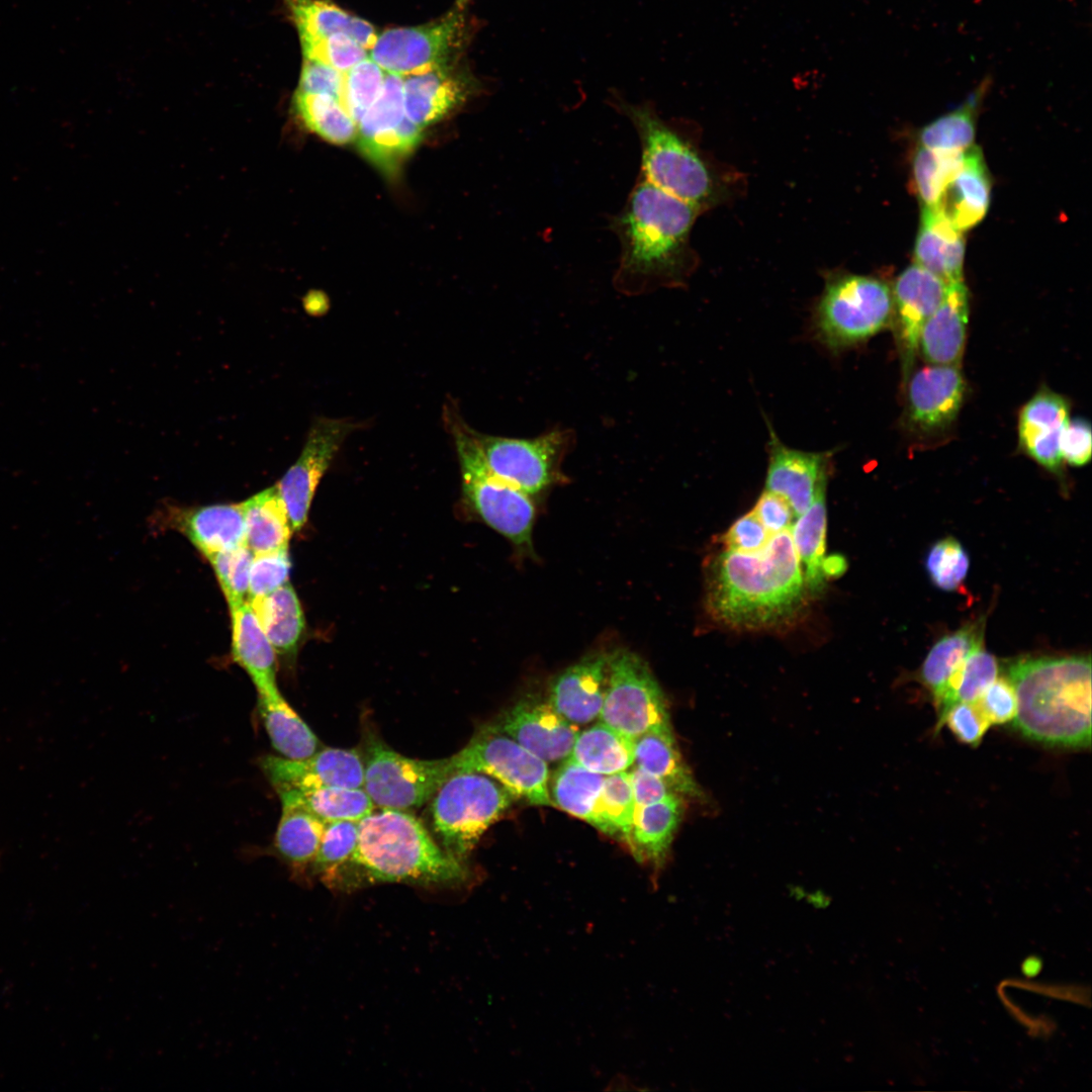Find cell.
Wrapping results in <instances>:
<instances>
[{
    "mask_svg": "<svg viewBox=\"0 0 1092 1092\" xmlns=\"http://www.w3.org/2000/svg\"><path fill=\"white\" fill-rule=\"evenodd\" d=\"M357 428L356 422L329 418L311 426L299 458L276 484L293 532L304 526L320 480L346 437Z\"/></svg>",
    "mask_w": 1092,
    "mask_h": 1092,
    "instance_id": "obj_15",
    "label": "cell"
},
{
    "mask_svg": "<svg viewBox=\"0 0 1092 1092\" xmlns=\"http://www.w3.org/2000/svg\"><path fill=\"white\" fill-rule=\"evenodd\" d=\"M807 587L791 531L774 534L760 551L724 549L706 572V607L730 628L762 630L791 621Z\"/></svg>",
    "mask_w": 1092,
    "mask_h": 1092,
    "instance_id": "obj_1",
    "label": "cell"
},
{
    "mask_svg": "<svg viewBox=\"0 0 1092 1092\" xmlns=\"http://www.w3.org/2000/svg\"><path fill=\"white\" fill-rule=\"evenodd\" d=\"M771 534L750 511L735 521L722 536L725 549L753 553L762 550L771 538Z\"/></svg>",
    "mask_w": 1092,
    "mask_h": 1092,
    "instance_id": "obj_54",
    "label": "cell"
},
{
    "mask_svg": "<svg viewBox=\"0 0 1092 1092\" xmlns=\"http://www.w3.org/2000/svg\"><path fill=\"white\" fill-rule=\"evenodd\" d=\"M636 766L662 780L675 794L701 802L706 794L682 758L672 729L647 732L634 740Z\"/></svg>",
    "mask_w": 1092,
    "mask_h": 1092,
    "instance_id": "obj_30",
    "label": "cell"
},
{
    "mask_svg": "<svg viewBox=\"0 0 1092 1092\" xmlns=\"http://www.w3.org/2000/svg\"><path fill=\"white\" fill-rule=\"evenodd\" d=\"M454 772L452 756L434 760L411 758L381 740L370 738L363 788L375 808L405 811L430 801Z\"/></svg>",
    "mask_w": 1092,
    "mask_h": 1092,
    "instance_id": "obj_10",
    "label": "cell"
},
{
    "mask_svg": "<svg viewBox=\"0 0 1092 1092\" xmlns=\"http://www.w3.org/2000/svg\"><path fill=\"white\" fill-rule=\"evenodd\" d=\"M605 777L566 758L553 779L554 804L570 815L587 822Z\"/></svg>",
    "mask_w": 1092,
    "mask_h": 1092,
    "instance_id": "obj_44",
    "label": "cell"
},
{
    "mask_svg": "<svg viewBox=\"0 0 1092 1092\" xmlns=\"http://www.w3.org/2000/svg\"><path fill=\"white\" fill-rule=\"evenodd\" d=\"M320 878L331 890L349 893L383 883L461 887L470 883L471 872L438 845L418 818L380 809L359 821L353 854Z\"/></svg>",
    "mask_w": 1092,
    "mask_h": 1092,
    "instance_id": "obj_2",
    "label": "cell"
},
{
    "mask_svg": "<svg viewBox=\"0 0 1092 1092\" xmlns=\"http://www.w3.org/2000/svg\"><path fill=\"white\" fill-rule=\"evenodd\" d=\"M287 549L254 554L248 600L266 596L288 582L291 563Z\"/></svg>",
    "mask_w": 1092,
    "mask_h": 1092,
    "instance_id": "obj_51",
    "label": "cell"
},
{
    "mask_svg": "<svg viewBox=\"0 0 1092 1092\" xmlns=\"http://www.w3.org/2000/svg\"><path fill=\"white\" fill-rule=\"evenodd\" d=\"M344 73L322 63L304 59L298 92L330 95L341 102Z\"/></svg>",
    "mask_w": 1092,
    "mask_h": 1092,
    "instance_id": "obj_56",
    "label": "cell"
},
{
    "mask_svg": "<svg viewBox=\"0 0 1092 1092\" xmlns=\"http://www.w3.org/2000/svg\"><path fill=\"white\" fill-rule=\"evenodd\" d=\"M1017 701L1015 728L1051 746L1091 744L1089 655L1020 657L1007 665Z\"/></svg>",
    "mask_w": 1092,
    "mask_h": 1092,
    "instance_id": "obj_4",
    "label": "cell"
},
{
    "mask_svg": "<svg viewBox=\"0 0 1092 1092\" xmlns=\"http://www.w3.org/2000/svg\"><path fill=\"white\" fill-rule=\"evenodd\" d=\"M456 771H475L502 784L515 798L533 805L549 806L547 762L510 736L488 726L482 728L458 753L452 755Z\"/></svg>",
    "mask_w": 1092,
    "mask_h": 1092,
    "instance_id": "obj_11",
    "label": "cell"
},
{
    "mask_svg": "<svg viewBox=\"0 0 1092 1092\" xmlns=\"http://www.w3.org/2000/svg\"><path fill=\"white\" fill-rule=\"evenodd\" d=\"M292 105L304 125L330 143L345 145L357 138V123L338 99L296 91Z\"/></svg>",
    "mask_w": 1092,
    "mask_h": 1092,
    "instance_id": "obj_43",
    "label": "cell"
},
{
    "mask_svg": "<svg viewBox=\"0 0 1092 1092\" xmlns=\"http://www.w3.org/2000/svg\"><path fill=\"white\" fill-rule=\"evenodd\" d=\"M281 802L299 805L325 821H360L375 808L364 788L322 787L276 790Z\"/></svg>",
    "mask_w": 1092,
    "mask_h": 1092,
    "instance_id": "obj_36",
    "label": "cell"
},
{
    "mask_svg": "<svg viewBox=\"0 0 1092 1092\" xmlns=\"http://www.w3.org/2000/svg\"><path fill=\"white\" fill-rule=\"evenodd\" d=\"M969 322V291L964 281L947 284L945 294L925 322L918 352L931 365L960 366Z\"/></svg>",
    "mask_w": 1092,
    "mask_h": 1092,
    "instance_id": "obj_24",
    "label": "cell"
},
{
    "mask_svg": "<svg viewBox=\"0 0 1092 1092\" xmlns=\"http://www.w3.org/2000/svg\"><path fill=\"white\" fill-rule=\"evenodd\" d=\"M609 677V654L587 655L558 674L550 686V705L576 726L600 716Z\"/></svg>",
    "mask_w": 1092,
    "mask_h": 1092,
    "instance_id": "obj_23",
    "label": "cell"
},
{
    "mask_svg": "<svg viewBox=\"0 0 1092 1092\" xmlns=\"http://www.w3.org/2000/svg\"><path fill=\"white\" fill-rule=\"evenodd\" d=\"M258 711L273 748L287 759H303L318 750L315 734L281 694L258 696Z\"/></svg>",
    "mask_w": 1092,
    "mask_h": 1092,
    "instance_id": "obj_34",
    "label": "cell"
},
{
    "mask_svg": "<svg viewBox=\"0 0 1092 1092\" xmlns=\"http://www.w3.org/2000/svg\"><path fill=\"white\" fill-rule=\"evenodd\" d=\"M752 512L771 535L790 530L796 517L784 497L765 489Z\"/></svg>",
    "mask_w": 1092,
    "mask_h": 1092,
    "instance_id": "obj_57",
    "label": "cell"
},
{
    "mask_svg": "<svg viewBox=\"0 0 1092 1092\" xmlns=\"http://www.w3.org/2000/svg\"><path fill=\"white\" fill-rule=\"evenodd\" d=\"M965 152H946L919 147L915 152L913 186L922 207H934L946 185L960 170Z\"/></svg>",
    "mask_w": 1092,
    "mask_h": 1092,
    "instance_id": "obj_45",
    "label": "cell"
},
{
    "mask_svg": "<svg viewBox=\"0 0 1092 1092\" xmlns=\"http://www.w3.org/2000/svg\"><path fill=\"white\" fill-rule=\"evenodd\" d=\"M357 127L360 150L387 173L418 146L422 128L405 116L401 76L386 72L379 95Z\"/></svg>",
    "mask_w": 1092,
    "mask_h": 1092,
    "instance_id": "obj_14",
    "label": "cell"
},
{
    "mask_svg": "<svg viewBox=\"0 0 1092 1092\" xmlns=\"http://www.w3.org/2000/svg\"><path fill=\"white\" fill-rule=\"evenodd\" d=\"M615 105L638 133L642 153L639 175L699 210L712 202L715 180L691 142L647 103L618 100Z\"/></svg>",
    "mask_w": 1092,
    "mask_h": 1092,
    "instance_id": "obj_5",
    "label": "cell"
},
{
    "mask_svg": "<svg viewBox=\"0 0 1092 1092\" xmlns=\"http://www.w3.org/2000/svg\"><path fill=\"white\" fill-rule=\"evenodd\" d=\"M998 672L996 657L984 648L983 643L975 647L953 671L941 697L934 704L937 711L935 731L942 728L944 716L952 705L978 700L998 676Z\"/></svg>",
    "mask_w": 1092,
    "mask_h": 1092,
    "instance_id": "obj_41",
    "label": "cell"
},
{
    "mask_svg": "<svg viewBox=\"0 0 1092 1092\" xmlns=\"http://www.w3.org/2000/svg\"><path fill=\"white\" fill-rule=\"evenodd\" d=\"M933 207H922L921 223L914 247L915 264L945 283L963 281L965 240Z\"/></svg>",
    "mask_w": 1092,
    "mask_h": 1092,
    "instance_id": "obj_28",
    "label": "cell"
},
{
    "mask_svg": "<svg viewBox=\"0 0 1092 1092\" xmlns=\"http://www.w3.org/2000/svg\"><path fill=\"white\" fill-rule=\"evenodd\" d=\"M991 196V181L981 149L972 146L964 154L963 164L941 193L933 208L957 230L964 232L978 224L986 215Z\"/></svg>",
    "mask_w": 1092,
    "mask_h": 1092,
    "instance_id": "obj_25",
    "label": "cell"
},
{
    "mask_svg": "<svg viewBox=\"0 0 1092 1092\" xmlns=\"http://www.w3.org/2000/svg\"><path fill=\"white\" fill-rule=\"evenodd\" d=\"M1063 461L1072 466H1084L1092 454L1091 425L1083 418L1069 419L1060 436Z\"/></svg>",
    "mask_w": 1092,
    "mask_h": 1092,
    "instance_id": "obj_55",
    "label": "cell"
},
{
    "mask_svg": "<svg viewBox=\"0 0 1092 1092\" xmlns=\"http://www.w3.org/2000/svg\"><path fill=\"white\" fill-rule=\"evenodd\" d=\"M468 1L469 0H457L460 7H461V5H464L465 3H467Z\"/></svg>",
    "mask_w": 1092,
    "mask_h": 1092,
    "instance_id": "obj_61",
    "label": "cell"
},
{
    "mask_svg": "<svg viewBox=\"0 0 1092 1092\" xmlns=\"http://www.w3.org/2000/svg\"><path fill=\"white\" fill-rule=\"evenodd\" d=\"M635 809L629 772L613 774L605 777L587 822L629 846Z\"/></svg>",
    "mask_w": 1092,
    "mask_h": 1092,
    "instance_id": "obj_42",
    "label": "cell"
},
{
    "mask_svg": "<svg viewBox=\"0 0 1092 1092\" xmlns=\"http://www.w3.org/2000/svg\"><path fill=\"white\" fill-rule=\"evenodd\" d=\"M991 84V76H985L961 106L925 125L919 133L921 147L946 152H965L971 148L978 111Z\"/></svg>",
    "mask_w": 1092,
    "mask_h": 1092,
    "instance_id": "obj_37",
    "label": "cell"
},
{
    "mask_svg": "<svg viewBox=\"0 0 1092 1092\" xmlns=\"http://www.w3.org/2000/svg\"><path fill=\"white\" fill-rule=\"evenodd\" d=\"M966 393L960 366L927 365L907 378L906 426L928 436L948 429L957 419Z\"/></svg>",
    "mask_w": 1092,
    "mask_h": 1092,
    "instance_id": "obj_16",
    "label": "cell"
},
{
    "mask_svg": "<svg viewBox=\"0 0 1092 1092\" xmlns=\"http://www.w3.org/2000/svg\"><path fill=\"white\" fill-rule=\"evenodd\" d=\"M1069 414L1068 399L1049 388H1040L1019 412L1020 448L1055 474L1063 471L1060 436L1070 419Z\"/></svg>",
    "mask_w": 1092,
    "mask_h": 1092,
    "instance_id": "obj_22",
    "label": "cell"
},
{
    "mask_svg": "<svg viewBox=\"0 0 1092 1092\" xmlns=\"http://www.w3.org/2000/svg\"><path fill=\"white\" fill-rule=\"evenodd\" d=\"M846 569L845 559L840 555L825 557L822 563L824 577L840 575Z\"/></svg>",
    "mask_w": 1092,
    "mask_h": 1092,
    "instance_id": "obj_59",
    "label": "cell"
},
{
    "mask_svg": "<svg viewBox=\"0 0 1092 1092\" xmlns=\"http://www.w3.org/2000/svg\"><path fill=\"white\" fill-rule=\"evenodd\" d=\"M446 422L460 463L464 494L478 515L521 550L532 551L536 509L533 497L496 476L487 466L478 433L446 410Z\"/></svg>",
    "mask_w": 1092,
    "mask_h": 1092,
    "instance_id": "obj_6",
    "label": "cell"
},
{
    "mask_svg": "<svg viewBox=\"0 0 1092 1092\" xmlns=\"http://www.w3.org/2000/svg\"><path fill=\"white\" fill-rule=\"evenodd\" d=\"M504 733L545 762L569 756L579 730L549 702L525 698L487 725Z\"/></svg>",
    "mask_w": 1092,
    "mask_h": 1092,
    "instance_id": "obj_17",
    "label": "cell"
},
{
    "mask_svg": "<svg viewBox=\"0 0 1092 1092\" xmlns=\"http://www.w3.org/2000/svg\"><path fill=\"white\" fill-rule=\"evenodd\" d=\"M946 287L947 283L941 278L915 263L906 268L894 283L892 320L906 379L918 353L920 332L940 304Z\"/></svg>",
    "mask_w": 1092,
    "mask_h": 1092,
    "instance_id": "obj_18",
    "label": "cell"
},
{
    "mask_svg": "<svg viewBox=\"0 0 1092 1092\" xmlns=\"http://www.w3.org/2000/svg\"><path fill=\"white\" fill-rule=\"evenodd\" d=\"M232 652L249 674L258 696L279 694L276 684V651L266 636L249 601L230 605Z\"/></svg>",
    "mask_w": 1092,
    "mask_h": 1092,
    "instance_id": "obj_26",
    "label": "cell"
},
{
    "mask_svg": "<svg viewBox=\"0 0 1092 1092\" xmlns=\"http://www.w3.org/2000/svg\"><path fill=\"white\" fill-rule=\"evenodd\" d=\"M684 814L682 797L673 794L658 802L636 806L629 848L639 862L661 868Z\"/></svg>",
    "mask_w": 1092,
    "mask_h": 1092,
    "instance_id": "obj_29",
    "label": "cell"
},
{
    "mask_svg": "<svg viewBox=\"0 0 1092 1092\" xmlns=\"http://www.w3.org/2000/svg\"><path fill=\"white\" fill-rule=\"evenodd\" d=\"M402 78L405 116L422 129L463 104L477 89L469 74L451 65Z\"/></svg>",
    "mask_w": 1092,
    "mask_h": 1092,
    "instance_id": "obj_21",
    "label": "cell"
},
{
    "mask_svg": "<svg viewBox=\"0 0 1092 1092\" xmlns=\"http://www.w3.org/2000/svg\"><path fill=\"white\" fill-rule=\"evenodd\" d=\"M698 211L639 175L623 209L610 220L621 245L615 288L640 295L679 282L689 268L688 239Z\"/></svg>",
    "mask_w": 1092,
    "mask_h": 1092,
    "instance_id": "obj_3",
    "label": "cell"
},
{
    "mask_svg": "<svg viewBox=\"0 0 1092 1092\" xmlns=\"http://www.w3.org/2000/svg\"><path fill=\"white\" fill-rule=\"evenodd\" d=\"M253 557L254 553L246 544L206 557L229 606L248 599Z\"/></svg>",
    "mask_w": 1092,
    "mask_h": 1092,
    "instance_id": "obj_49",
    "label": "cell"
},
{
    "mask_svg": "<svg viewBox=\"0 0 1092 1092\" xmlns=\"http://www.w3.org/2000/svg\"><path fill=\"white\" fill-rule=\"evenodd\" d=\"M478 439L488 468L533 497L562 478L560 465L575 437L570 429L556 428L529 439L480 433Z\"/></svg>",
    "mask_w": 1092,
    "mask_h": 1092,
    "instance_id": "obj_12",
    "label": "cell"
},
{
    "mask_svg": "<svg viewBox=\"0 0 1092 1092\" xmlns=\"http://www.w3.org/2000/svg\"><path fill=\"white\" fill-rule=\"evenodd\" d=\"M792 525L790 531L803 571L807 589L819 590L824 581L826 507L825 487L817 493L810 508Z\"/></svg>",
    "mask_w": 1092,
    "mask_h": 1092,
    "instance_id": "obj_40",
    "label": "cell"
},
{
    "mask_svg": "<svg viewBox=\"0 0 1092 1092\" xmlns=\"http://www.w3.org/2000/svg\"><path fill=\"white\" fill-rule=\"evenodd\" d=\"M889 286L874 277L843 274L827 280L815 313L819 339L832 350L862 343L892 322Z\"/></svg>",
    "mask_w": 1092,
    "mask_h": 1092,
    "instance_id": "obj_8",
    "label": "cell"
},
{
    "mask_svg": "<svg viewBox=\"0 0 1092 1092\" xmlns=\"http://www.w3.org/2000/svg\"><path fill=\"white\" fill-rule=\"evenodd\" d=\"M462 15L451 12L428 24L377 34L369 58L385 72L405 77L451 65L465 38Z\"/></svg>",
    "mask_w": 1092,
    "mask_h": 1092,
    "instance_id": "obj_13",
    "label": "cell"
},
{
    "mask_svg": "<svg viewBox=\"0 0 1092 1092\" xmlns=\"http://www.w3.org/2000/svg\"><path fill=\"white\" fill-rule=\"evenodd\" d=\"M975 703L991 725L1014 720L1017 701L1007 676H997Z\"/></svg>",
    "mask_w": 1092,
    "mask_h": 1092,
    "instance_id": "obj_53",
    "label": "cell"
},
{
    "mask_svg": "<svg viewBox=\"0 0 1092 1092\" xmlns=\"http://www.w3.org/2000/svg\"><path fill=\"white\" fill-rule=\"evenodd\" d=\"M261 767L275 790L363 788L364 761L354 748H324L303 759L268 755Z\"/></svg>",
    "mask_w": 1092,
    "mask_h": 1092,
    "instance_id": "obj_19",
    "label": "cell"
},
{
    "mask_svg": "<svg viewBox=\"0 0 1092 1092\" xmlns=\"http://www.w3.org/2000/svg\"><path fill=\"white\" fill-rule=\"evenodd\" d=\"M385 74L370 58L344 72L341 103L357 124L379 95Z\"/></svg>",
    "mask_w": 1092,
    "mask_h": 1092,
    "instance_id": "obj_47",
    "label": "cell"
},
{
    "mask_svg": "<svg viewBox=\"0 0 1092 1092\" xmlns=\"http://www.w3.org/2000/svg\"><path fill=\"white\" fill-rule=\"evenodd\" d=\"M765 490L784 497L796 517L803 515L826 485L831 452L788 447L769 428Z\"/></svg>",
    "mask_w": 1092,
    "mask_h": 1092,
    "instance_id": "obj_20",
    "label": "cell"
},
{
    "mask_svg": "<svg viewBox=\"0 0 1092 1092\" xmlns=\"http://www.w3.org/2000/svg\"><path fill=\"white\" fill-rule=\"evenodd\" d=\"M298 35L345 33L369 51L377 37L374 27L331 2L284 0Z\"/></svg>",
    "mask_w": 1092,
    "mask_h": 1092,
    "instance_id": "obj_33",
    "label": "cell"
},
{
    "mask_svg": "<svg viewBox=\"0 0 1092 1092\" xmlns=\"http://www.w3.org/2000/svg\"><path fill=\"white\" fill-rule=\"evenodd\" d=\"M515 797L492 778L475 771L451 775L431 799L432 826L442 848L466 862L482 834Z\"/></svg>",
    "mask_w": 1092,
    "mask_h": 1092,
    "instance_id": "obj_7",
    "label": "cell"
},
{
    "mask_svg": "<svg viewBox=\"0 0 1092 1092\" xmlns=\"http://www.w3.org/2000/svg\"><path fill=\"white\" fill-rule=\"evenodd\" d=\"M174 526L205 558L246 544L242 504H218L178 511Z\"/></svg>",
    "mask_w": 1092,
    "mask_h": 1092,
    "instance_id": "obj_27",
    "label": "cell"
},
{
    "mask_svg": "<svg viewBox=\"0 0 1092 1092\" xmlns=\"http://www.w3.org/2000/svg\"><path fill=\"white\" fill-rule=\"evenodd\" d=\"M304 59L312 60L342 73L368 58L358 41L345 33L299 36Z\"/></svg>",
    "mask_w": 1092,
    "mask_h": 1092,
    "instance_id": "obj_48",
    "label": "cell"
},
{
    "mask_svg": "<svg viewBox=\"0 0 1092 1092\" xmlns=\"http://www.w3.org/2000/svg\"><path fill=\"white\" fill-rule=\"evenodd\" d=\"M277 653L292 654L304 630V616L289 582L261 598L248 600Z\"/></svg>",
    "mask_w": 1092,
    "mask_h": 1092,
    "instance_id": "obj_32",
    "label": "cell"
},
{
    "mask_svg": "<svg viewBox=\"0 0 1092 1092\" xmlns=\"http://www.w3.org/2000/svg\"><path fill=\"white\" fill-rule=\"evenodd\" d=\"M943 725H946L961 742L971 746L979 745L991 726L975 702L952 705L944 716Z\"/></svg>",
    "mask_w": 1092,
    "mask_h": 1092,
    "instance_id": "obj_52",
    "label": "cell"
},
{
    "mask_svg": "<svg viewBox=\"0 0 1092 1092\" xmlns=\"http://www.w3.org/2000/svg\"><path fill=\"white\" fill-rule=\"evenodd\" d=\"M601 722L636 739L672 729L664 695L647 663L627 649L609 654L608 687Z\"/></svg>",
    "mask_w": 1092,
    "mask_h": 1092,
    "instance_id": "obj_9",
    "label": "cell"
},
{
    "mask_svg": "<svg viewBox=\"0 0 1092 1092\" xmlns=\"http://www.w3.org/2000/svg\"><path fill=\"white\" fill-rule=\"evenodd\" d=\"M1041 960L1034 956L1026 958L1021 965V971L1027 978H1033L1037 976L1041 971Z\"/></svg>",
    "mask_w": 1092,
    "mask_h": 1092,
    "instance_id": "obj_60",
    "label": "cell"
},
{
    "mask_svg": "<svg viewBox=\"0 0 1092 1092\" xmlns=\"http://www.w3.org/2000/svg\"><path fill=\"white\" fill-rule=\"evenodd\" d=\"M983 623H971L941 637L931 647L921 665L919 679L932 695L934 704L953 671L975 647L983 643Z\"/></svg>",
    "mask_w": 1092,
    "mask_h": 1092,
    "instance_id": "obj_38",
    "label": "cell"
},
{
    "mask_svg": "<svg viewBox=\"0 0 1092 1092\" xmlns=\"http://www.w3.org/2000/svg\"><path fill=\"white\" fill-rule=\"evenodd\" d=\"M241 504L245 518L246 545L254 554L288 548L293 531L276 485Z\"/></svg>",
    "mask_w": 1092,
    "mask_h": 1092,
    "instance_id": "obj_31",
    "label": "cell"
},
{
    "mask_svg": "<svg viewBox=\"0 0 1092 1092\" xmlns=\"http://www.w3.org/2000/svg\"><path fill=\"white\" fill-rule=\"evenodd\" d=\"M567 758L603 776L625 771L634 764V739L600 721L578 733Z\"/></svg>",
    "mask_w": 1092,
    "mask_h": 1092,
    "instance_id": "obj_35",
    "label": "cell"
},
{
    "mask_svg": "<svg viewBox=\"0 0 1092 1092\" xmlns=\"http://www.w3.org/2000/svg\"><path fill=\"white\" fill-rule=\"evenodd\" d=\"M924 565L930 581L937 588L953 592L967 577L970 556L959 540L948 536L930 546Z\"/></svg>",
    "mask_w": 1092,
    "mask_h": 1092,
    "instance_id": "obj_46",
    "label": "cell"
},
{
    "mask_svg": "<svg viewBox=\"0 0 1092 1092\" xmlns=\"http://www.w3.org/2000/svg\"><path fill=\"white\" fill-rule=\"evenodd\" d=\"M282 803V815L276 830L275 849L294 870H302L314 858L326 822L303 807Z\"/></svg>",
    "mask_w": 1092,
    "mask_h": 1092,
    "instance_id": "obj_39",
    "label": "cell"
},
{
    "mask_svg": "<svg viewBox=\"0 0 1092 1092\" xmlns=\"http://www.w3.org/2000/svg\"><path fill=\"white\" fill-rule=\"evenodd\" d=\"M636 806H645L675 794L662 780L636 766L629 772Z\"/></svg>",
    "mask_w": 1092,
    "mask_h": 1092,
    "instance_id": "obj_58",
    "label": "cell"
},
{
    "mask_svg": "<svg viewBox=\"0 0 1092 1092\" xmlns=\"http://www.w3.org/2000/svg\"><path fill=\"white\" fill-rule=\"evenodd\" d=\"M359 837V821L340 820L326 823L317 852L310 866L313 876L345 862L354 852Z\"/></svg>",
    "mask_w": 1092,
    "mask_h": 1092,
    "instance_id": "obj_50",
    "label": "cell"
}]
</instances>
